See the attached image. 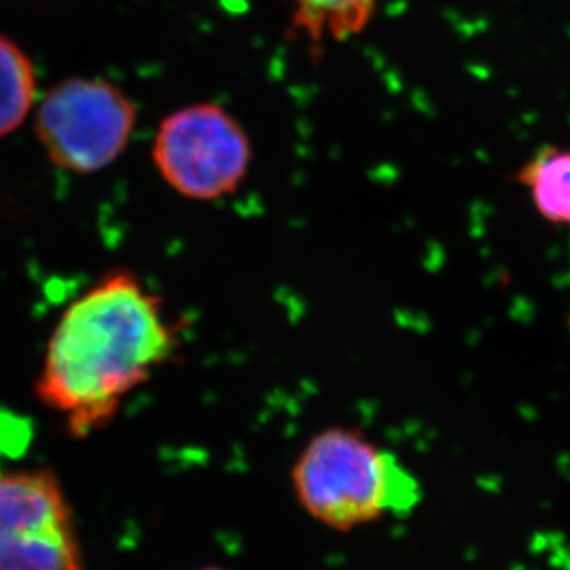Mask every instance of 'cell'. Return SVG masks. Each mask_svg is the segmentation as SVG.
Returning a JSON list of instances; mask_svg holds the SVG:
<instances>
[{
	"mask_svg": "<svg viewBox=\"0 0 570 570\" xmlns=\"http://www.w3.org/2000/svg\"><path fill=\"white\" fill-rule=\"evenodd\" d=\"M198 570H229V569H224V567H204V569H198Z\"/></svg>",
	"mask_w": 570,
	"mask_h": 570,
	"instance_id": "9c48e42d",
	"label": "cell"
},
{
	"mask_svg": "<svg viewBox=\"0 0 570 570\" xmlns=\"http://www.w3.org/2000/svg\"><path fill=\"white\" fill-rule=\"evenodd\" d=\"M135 122L137 108L119 86L102 78H69L39 104L36 135L50 163L86 176L125 154Z\"/></svg>",
	"mask_w": 570,
	"mask_h": 570,
	"instance_id": "3957f363",
	"label": "cell"
},
{
	"mask_svg": "<svg viewBox=\"0 0 570 570\" xmlns=\"http://www.w3.org/2000/svg\"><path fill=\"white\" fill-rule=\"evenodd\" d=\"M38 98V78L27 52L0 36V139L24 125Z\"/></svg>",
	"mask_w": 570,
	"mask_h": 570,
	"instance_id": "52a82bcc",
	"label": "cell"
},
{
	"mask_svg": "<svg viewBox=\"0 0 570 570\" xmlns=\"http://www.w3.org/2000/svg\"><path fill=\"white\" fill-rule=\"evenodd\" d=\"M569 325H570V320H569Z\"/></svg>",
	"mask_w": 570,
	"mask_h": 570,
	"instance_id": "30bf717a",
	"label": "cell"
},
{
	"mask_svg": "<svg viewBox=\"0 0 570 570\" xmlns=\"http://www.w3.org/2000/svg\"><path fill=\"white\" fill-rule=\"evenodd\" d=\"M252 157L243 125L216 104H194L168 115L151 146V159L165 184L196 202L235 193Z\"/></svg>",
	"mask_w": 570,
	"mask_h": 570,
	"instance_id": "5b68a950",
	"label": "cell"
},
{
	"mask_svg": "<svg viewBox=\"0 0 570 570\" xmlns=\"http://www.w3.org/2000/svg\"><path fill=\"white\" fill-rule=\"evenodd\" d=\"M0 570H89L75 508L52 469L0 471Z\"/></svg>",
	"mask_w": 570,
	"mask_h": 570,
	"instance_id": "277c9868",
	"label": "cell"
},
{
	"mask_svg": "<svg viewBox=\"0 0 570 570\" xmlns=\"http://www.w3.org/2000/svg\"><path fill=\"white\" fill-rule=\"evenodd\" d=\"M296 6L294 27L299 28L311 43L323 39L353 38L372 21L377 0H292Z\"/></svg>",
	"mask_w": 570,
	"mask_h": 570,
	"instance_id": "ba28073f",
	"label": "cell"
},
{
	"mask_svg": "<svg viewBox=\"0 0 570 570\" xmlns=\"http://www.w3.org/2000/svg\"><path fill=\"white\" fill-rule=\"evenodd\" d=\"M179 344L163 297L131 269H109L58 317L33 395L72 440H87L114 423L126 399L174 361Z\"/></svg>",
	"mask_w": 570,
	"mask_h": 570,
	"instance_id": "6da1fadb",
	"label": "cell"
},
{
	"mask_svg": "<svg viewBox=\"0 0 570 570\" xmlns=\"http://www.w3.org/2000/svg\"><path fill=\"white\" fill-rule=\"evenodd\" d=\"M539 215L558 226H570V148L547 146L517 173Z\"/></svg>",
	"mask_w": 570,
	"mask_h": 570,
	"instance_id": "8992f818",
	"label": "cell"
},
{
	"mask_svg": "<svg viewBox=\"0 0 570 570\" xmlns=\"http://www.w3.org/2000/svg\"><path fill=\"white\" fill-rule=\"evenodd\" d=\"M291 482L303 511L334 532L404 515L423 499L420 482L397 454L345 426L311 438L292 465Z\"/></svg>",
	"mask_w": 570,
	"mask_h": 570,
	"instance_id": "7a4b0ae2",
	"label": "cell"
}]
</instances>
